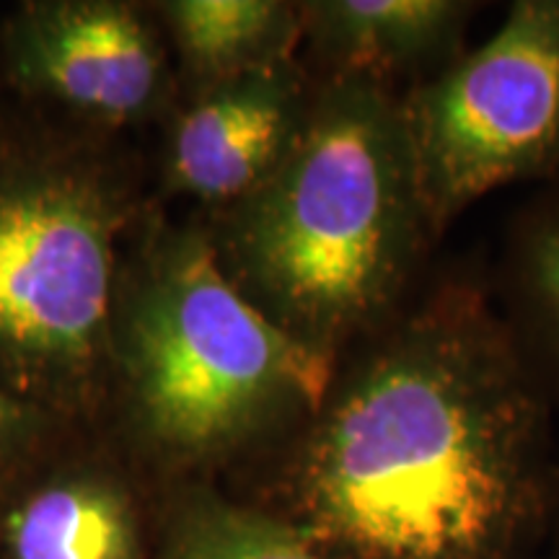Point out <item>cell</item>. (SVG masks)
Returning <instances> with one entry per match:
<instances>
[{
	"label": "cell",
	"mask_w": 559,
	"mask_h": 559,
	"mask_svg": "<svg viewBox=\"0 0 559 559\" xmlns=\"http://www.w3.org/2000/svg\"><path fill=\"white\" fill-rule=\"evenodd\" d=\"M120 194L70 160L0 164V389L60 400L109 340Z\"/></svg>",
	"instance_id": "obj_4"
},
{
	"label": "cell",
	"mask_w": 559,
	"mask_h": 559,
	"mask_svg": "<svg viewBox=\"0 0 559 559\" xmlns=\"http://www.w3.org/2000/svg\"><path fill=\"white\" fill-rule=\"evenodd\" d=\"M132 415L181 466L254 464L319 407L332 362L236 290L207 230L166 241L124 330Z\"/></svg>",
	"instance_id": "obj_3"
},
{
	"label": "cell",
	"mask_w": 559,
	"mask_h": 559,
	"mask_svg": "<svg viewBox=\"0 0 559 559\" xmlns=\"http://www.w3.org/2000/svg\"><path fill=\"white\" fill-rule=\"evenodd\" d=\"M317 86L309 68L290 60L198 88L171 132V185L215 213L249 198L288 156Z\"/></svg>",
	"instance_id": "obj_7"
},
{
	"label": "cell",
	"mask_w": 559,
	"mask_h": 559,
	"mask_svg": "<svg viewBox=\"0 0 559 559\" xmlns=\"http://www.w3.org/2000/svg\"><path fill=\"white\" fill-rule=\"evenodd\" d=\"M547 559H559V456H557V472H555V489H551Z\"/></svg>",
	"instance_id": "obj_14"
},
{
	"label": "cell",
	"mask_w": 559,
	"mask_h": 559,
	"mask_svg": "<svg viewBox=\"0 0 559 559\" xmlns=\"http://www.w3.org/2000/svg\"><path fill=\"white\" fill-rule=\"evenodd\" d=\"M158 559H326L275 515L213 485L174 500Z\"/></svg>",
	"instance_id": "obj_12"
},
{
	"label": "cell",
	"mask_w": 559,
	"mask_h": 559,
	"mask_svg": "<svg viewBox=\"0 0 559 559\" xmlns=\"http://www.w3.org/2000/svg\"><path fill=\"white\" fill-rule=\"evenodd\" d=\"M9 55L26 88L104 124L143 117L164 75L145 19L107 0L26 5L9 29Z\"/></svg>",
	"instance_id": "obj_6"
},
{
	"label": "cell",
	"mask_w": 559,
	"mask_h": 559,
	"mask_svg": "<svg viewBox=\"0 0 559 559\" xmlns=\"http://www.w3.org/2000/svg\"><path fill=\"white\" fill-rule=\"evenodd\" d=\"M5 559H140V526L128 489L99 472L41 481L11 510Z\"/></svg>",
	"instance_id": "obj_10"
},
{
	"label": "cell",
	"mask_w": 559,
	"mask_h": 559,
	"mask_svg": "<svg viewBox=\"0 0 559 559\" xmlns=\"http://www.w3.org/2000/svg\"><path fill=\"white\" fill-rule=\"evenodd\" d=\"M485 3L474 0H311L300 3L313 79H360L404 96L469 50Z\"/></svg>",
	"instance_id": "obj_8"
},
{
	"label": "cell",
	"mask_w": 559,
	"mask_h": 559,
	"mask_svg": "<svg viewBox=\"0 0 559 559\" xmlns=\"http://www.w3.org/2000/svg\"><path fill=\"white\" fill-rule=\"evenodd\" d=\"M198 88L296 60L300 3L285 0H174L160 5Z\"/></svg>",
	"instance_id": "obj_11"
},
{
	"label": "cell",
	"mask_w": 559,
	"mask_h": 559,
	"mask_svg": "<svg viewBox=\"0 0 559 559\" xmlns=\"http://www.w3.org/2000/svg\"><path fill=\"white\" fill-rule=\"evenodd\" d=\"M317 83L288 156L207 236L236 290L334 366L415 298L440 236L400 96L360 79Z\"/></svg>",
	"instance_id": "obj_2"
},
{
	"label": "cell",
	"mask_w": 559,
	"mask_h": 559,
	"mask_svg": "<svg viewBox=\"0 0 559 559\" xmlns=\"http://www.w3.org/2000/svg\"><path fill=\"white\" fill-rule=\"evenodd\" d=\"M39 407L0 389V481L9 479L32 456L34 445H39Z\"/></svg>",
	"instance_id": "obj_13"
},
{
	"label": "cell",
	"mask_w": 559,
	"mask_h": 559,
	"mask_svg": "<svg viewBox=\"0 0 559 559\" xmlns=\"http://www.w3.org/2000/svg\"><path fill=\"white\" fill-rule=\"evenodd\" d=\"M557 412L474 264L432 267L257 459L254 495L326 559H547Z\"/></svg>",
	"instance_id": "obj_1"
},
{
	"label": "cell",
	"mask_w": 559,
	"mask_h": 559,
	"mask_svg": "<svg viewBox=\"0 0 559 559\" xmlns=\"http://www.w3.org/2000/svg\"><path fill=\"white\" fill-rule=\"evenodd\" d=\"M487 288L515 353L559 415V179L510 213Z\"/></svg>",
	"instance_id": "obj_9"
},
{
	"label": "cell",
	"mask_w": 559,
	"mask_h": 559,
	"mask_svg": "<svg viewBox=\"0 0 559 559\" xmlns=\"http://www.w3.org/2000/svg\"><path fill=\"white\" fill-rule=\"evenodd\" d=\"M400 102L440 239L487 192L559 179V0H513L492 37Z\"/></svg>",
	"instance_id": "obj_5"
}]
</instances>
